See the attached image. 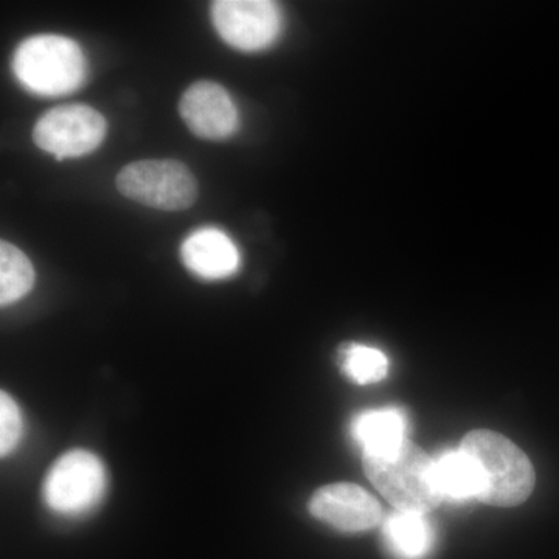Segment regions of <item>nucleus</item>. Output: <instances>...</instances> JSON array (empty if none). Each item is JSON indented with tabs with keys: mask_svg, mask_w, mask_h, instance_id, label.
Returning a JSON list of instances; mask_svg holds the SVG:
<instances>
[{
	"mask_svg": "<svg viewBox=\"0 0 559 559\" xmlns=\"http://www.w3.org/2000/svg\"><path fill=\"white\" fill-rule=\"evenodd\" d=\"M362 463L371 485L399 511L426 514L444 498L436 462L407 439L364 451Z\"/></svg>",
	"mask_w": 559,
	"mask_h": 559,
	"instance_id": "f257e3e1",
	"label": "nucleus"
},
{
	"mask_svg": "<svg viewBox=\"0 0 559 559\" xmlns=\"http://www.w3.org/2000/svg\"><path fill=\"white\" fill-rule=\"evenodd\" d=\"M460 451L468 460L476 498L492 507L521 506L535 489L536 474L520 447L495 430L465 436Z\"/></svg>",
	"mask_w": 559,
	"mask_h": 559,
	"instance_id": "f03ea898",
	"label": "nucleus"
},
{
	"mask_svg": "<svg viewBox=\"0 0 559 559\" xmlns=\"http://www.w3.org/2000/svg\"><path fill=\"white\" fill-rule=\"evenodd\" d=\"M13 70L25 90L58 97L79 90L86 79V58L75 40L61 35H36L20 44Z\"/></svg>",
	"mask_w": 559,
	"mask_h": 559,
	"instance_id": "7ed1b4c3",
	"label": "nucleus"
},
{
	"mask_svg": "<svg viewBox=\"0 0 559 559\" xmlns=\"http://www.w3.org/2000/svg\"><path fill=\"white\" fill-rule=\"evenodd\" d=\"M116 186L128 200L164 212L189 209L198 198L197 178L175 159L132 162L119 173Z\"/></svg>",
	"mask_w": 559,
	"mask_h": 559,
	"instance_id": "20e7f679",
	"label": "nucleus"
},
{
	"mask_svg": "<svg viewBox=\"0 0 559 559\" xmlns=\"http://www.w3.org/2000/svg\"><path fill=\"white\" fill-rule=\"evenodd\" d=\"M106 489V471L92 452H66L53 463L43 485L49 509L62 514H79L94 509Z\"/></svg>",
	"mask_w": 559,
	"mask_h": 559,
	"instance_id": "39448f33",
	"label": "nucleus"
},
{
	"mask_svg": "<svg viewBox=\"0 0 559 559\" xmlns=\"http://www.w3.org/2000/svg\"><path fill=\"white\" fill-rule=\"evenodd\" d=\"M108 123L87 105H62L44 114L35 124L33 140L38 148L58 160L86 156L102 145Z\"/></svg>",
	"mask_w": 559,
	"mask_h": 559,
	"instance_id": "423d86ee",
	"label": "nucleus"
},
{
	"mask_svg": "<svg viewBox=\"0 0 559 559\" xmlns=\"http://www.w3.org/2000/svg\"><path fill=\"white\" fill-rule=\"evenodd\" d=\"M212 20L221 39L242 51L267 49L283 31L282 10L271 0H219Z\"/></svg>",
	"mask_w": 559,
	"mask_h": 559,
	"instance_id": "0eeeda50",
	"label": "nucleus"
},
{
	"mask_svg": "<svg viewBox=\"0 0 559 559\" xmlns=\"http://www.w3.org/2000/svg\"><path fill=\"white\" fill-rule=\"evenodd\" d=\"M310 513L341 532L359 533L377 527L382 520L380 502L355 484H331L314 492Z\"/></svg>",
	"mask_w": 559,
	"mask_h": 559,
	"instance_id": "6e6552de",
	"label": "nucleus"
},
{
	"mask_svg": "<svg viewBox=\"0 0 559 559\" xmlns=\"http://www.w3.org/2000/svg\"><path fill=\"white\" fill-rule=\"evenodd\" d=\"M179 112L198 138L223 140L238 127V110L229 92L213 81H198L183 92Z\"/></svg>",
	"mask_w": 559,
	"mask_h": 559,
	"instance_id": "1a4fd4ad",
	"label": "nucleus"
},
{
	"mask_svg": "<svg viewBox=\"0 0 559 559\" xmlns=\"http://www.w3.org/2000/svg\"><path fill=\"white\" fill-rule=\"evenodd\" d=\"M180 259L187 270L205 280L230 277L240 267V252L237 246L218 229L193 231L182 242Z\"/></svg>",
	"mask_w": 559,
	"mask_h": 559,
	"instance_id": "9d476101",
	"label": "nucleus"
},
{
	"mask_svg": "<svg viewBox=\"0 0 559 559\" xmlns=\"http://www.w3.org/2000/svg\"><path fill=\"white\" fill-rule=\"evenodd\" d=\"M382 538L396 559H423L433 547V532L423 514L396 510L382 524Z\"/></svg>",
	"mask_w": 559,
	"mask_h": 559,
	"instance_id": "9b49d317",
	"label": "nucleus"
},
{
	"mask_svg": "<svg viewBox=\"0 0 559 559\" xmlns=\"http://www.w3.org/2000/svg\"><path fill=\"white\" fill-rule=\"evenodd\" d=\"M407 421L399 409L364 412L353 423V436L364 447V451L378 450L406 440Z\"/></svg>",
	"mask_w": 559,
	"mask_h": 559,
	"instance_id": "f8f14e48",
	"label": "nucleus"
},
{
	"mask_svg": "<svg viewBox=\"0 0 559 559\" xmlns=\"http://www.w3.org/2000/svg\"><path fill=\"white\" fill-rule=\"evenodd\" d=\"M35 285V270L21 249L0 242V305L14 304L27 296Z\"/></svg>",
	"mask_w": 559,
	"mask_h": 559,
	"instance_id": "ddd939ff",
	"label": "nucleus"
},
{
	"mask_svg": "<svg viewBox=\"0 0 559 559\" xmlns=\"http://www.w3.org/2000/svg\"><path fill=\"white\" fill-rule=\"evenodd\" d=\"M341 369L356 384L380 382L388 377L389 359L381 349L364 344H348L341 348Z\"/></svg>",
	"mask_w": 559,
	"mask_h": 559,
	"instance_id": "4468645a",
	"label": "nucleus"
},
{
	"mask_svg": "<svg viewBox=\"0 0 559 559\" xmlns=\"http://www.w3.org/2000/svg\"><path fill=\"white\" fill-rule=\"evenodd\" d=\"M444 498L463 500L476 498L474 477L462 451H448L436 462Z\"/></svg>",
	"mask_w": 559,
	"mask_h": 559,
	"instance_id": "2eb2a0df",
	"label": "nucleus"
},
{
	"mask_svg": "<svg viewBox=\"0 0 559 559\" xmlns=\"http://www.w3.org/2000/svg\"><path fill=\"white\" fill-rule=\"evenodd\" d=\"M22 418L17 404L9 393L0 395V454L5 457L21 440Z\"/></svg>",
	"mask_w": 559,
	"mask_h": 559,
	"instance_id": "dca6fc26",
	"label": "nucleus"
}]
</instances>
